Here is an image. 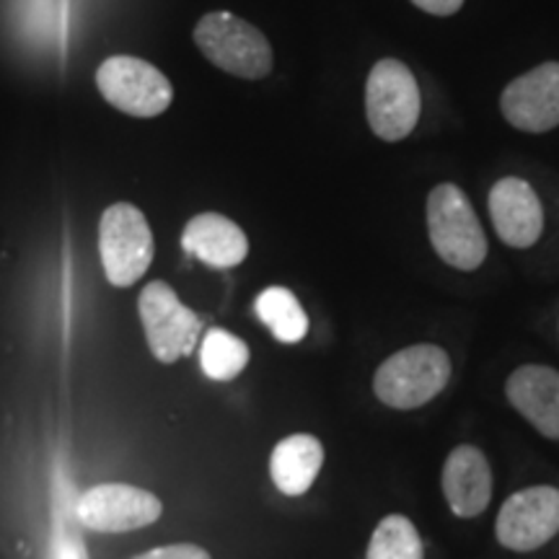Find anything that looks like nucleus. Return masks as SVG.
I'll return each mask as SVG.
<instances>
[{
	"instance_id": "obj_19",
	"label": "nucleus",
	"mask_w": 559,
	"mask_h": 559,
	"mask_svg": "<svg viewBox=\"0 0 559 559\" xmlns=\"http://www.w3.org/2000/svg\"><path fill=\"white\" fill-rule=\"evenodd\" d=\"M135 559H210V555L198 544H171V547H158L145 551Z\"/></svg>"
},
{
	"instance_id": "obj_11",
	"label": "nucleus",
	"mask_w": 559,
	"mask_h": 559,
	"mask_svg": "<svg viewBox=\"0 0 559 559\" xmlns=\"http://www.w3.org/2000/svg\"><path fill=\"white\" fill-rule=\"evenodd\" d=\"M489 218L510 249H531L544 234V207L534 187L521 177H502L489 190Z\"/></svg>"
},
{
	"instance_id": "obj_9",
	"label": "nucleus",
	"mask_w": 559,
	"mask_h": 559,
	"mask_svg": "<svg viewBox=\"0 0 559 559\" xmlns=\"http://www.w3.org/2000/svg\"><path fill=\"white\" fill-rule=\"evenodd\" d=\"M559 534V489L528 487L510 495L495 521V536L510 551H534Z\"/></svg>"
},
{
	"instance_id": "obj_6",
	"label": "nucleus",
	"mask_w": 559,
	"mask_h": 559,
	"mask_svg": "<svg viewBox=\"0 0 559 559\" xmlns=\"http://www.w3.org/2000/svg\"><path fill=\"white\" fill-rule=\"evenodd\" d=\"M96 86L111 107L140 120L164 115L174 99L169 79L156 66L130 55L104 60L96 70Z\"/></svg>"
},
{
	"instance_id": "obj_15",
	"label": "nucleus",
	"mask_w": 559,
	"mask_h": 559,
	"mask_svg": "<svg viewBox=\"0 0 559 559\" xmlns=\"http://www.w3.org/2000/svg\"><path fill=\"white\" fill-rule=\"evenodd\" d=\"M321 464H324L321 440L298 432V436L283 438L275 445L270 459V474L280 492L288 495V498H298V495L309 492L317 481Z\"/></svg>"
},
{
	"instance_id": "obj_12",
	"label": "nucleus",
	"mask_w": 559,
	"mask_h": 559,
	"mask_svg": "<svg viewBox=\"0 0 559 559\" xmlns=\"http://www.w3.org/2000/svg\"><path fill=\"white\" fill-rule=\"evenodd\" d=\"M443 495L459 519H477L492 500V469L477 445H456L443 464Z\"/></svg>"
},
{
	"instance_id": "obj_20",
	"label": "nucleus",
	"mask_w": 559,
	"mask_h": 559,
	"mask_svg": "<svg viewBox=\"0 0 559 559\" xmlns=\"http://www.w3.org/2000/svg\"><path fill=\"white\" fill-rule=\"evenodd\" d=\"M50 559H86V549H83V542L75 539V536L62 534L52 542Z\"/></svg>"
},
{
	"instance_id": "obj_2",
	"label": "nucleus",
	"mask_w": 559,
	"mask_h": 559,
	"mask_svg": "<svg viewBox=\"0 0 559 559\" xmlns=\"http://www.w3.org/2000/svg\"><path fill=\"white\" fill-rule=\"evenodd\" d=\"M451 381V358L438 345H412L386 358L373 376V394L391 409H419Z\"/></svg>"
},
{
	"instance_id": "obj_16",
	"label": "nucleus",
	"mask_w": 559,
	"mask_h": 559,
	"mask_svg": "<svg viewBox=\"0 0 559 559\" xmlns=\"http://www.w3.org/2000/svg\"><path fill=\"white\" fill-rule=\"evenodd\" d=\"M254 311L272 332V337L285 345H296L309 332V317L288 288H280V285L264 288L254 300Z\"/></svg>"
},
{
	"instance_id": "obj_4",
	"label": "nucleus",
	"mask_w": 559,
	"mask_h": 559,
	"mask_svg": "<svg viewBox=\"0 0 559 559\" xmlns=\"http://www.w3.org/2000/svg\"><path fill=\"white\" fill-rule=\"evenodd\" d=\"M423 96L415 73L396 58H383L370 68L366 81L368 128L383 143H400L417 128Z\"/></svg>"
},
{
	"instance_id": "obj_14",
	"label": "nucleus",
	"mask_w": 559,
	"mask_h": 559,
	"mask_svg": "<svg viewBox=\"0 0 559 559\" xmlns=\"http://www.w3.org/2000/svg\"><path fill=\"white\" fill-rule=\"evenodd\" d=\"M181 247L215 270L236 267L249 254L247 234L221 213L194 215L181 234Z\"/></svg>"
},
{
	"instance_id": "obj_17",
	"label": "nucleus",
	"mask_w": 559,
	"mask_h": 559,
	"mask_svg": "<svg viewBox=\"0 0 559 559\" xmlns=\"http://www.w3.org/2000/svg\"><path fill=\"white\" fill-rule=\"evenodd\" d=\"M249 345L226 330H210L200 345V366L207 379L234 381L249 366Z\"/></svg>"
},
{
	"instance_id": "obj_18",
	"label": "nucleus",
	"mask_w": 559,
	"mask_h": 559,
	"mask_svg": "<svg viewBox=\"0 0 559 559\" xmlns=\"http://www.w3.org/2000/svg\"><path fill=\"white\" fill-rule=\"evenodd\" d=\"M366 559H425L415 523L400 513L386 515L370 536Z\"/></svg>"
},
{
	"instance_id": "obj_10",
	"label": "nucleus",
	"mask_w": 559,
	"mask_h": 559,
	"mask_svg": "<svg viewBox=\"0 0 559 559\" xmlns=\"http://www.w3.org/2000/svg\"><path fill=\"white\" fill-rule=\"evenodd\" d=\"M500 111L521 132L542 135L559 128V62H542L510 81L500 94Z\"/></svg>"
},
{
	"instance_id": "obj_1",
	"label": "nucleus",
	"mask_w": 559,
	"mask_h": 559,
	"mask_svg": "<svg viewBox=\"0 0 559 559\" xmlns=\"http://www.w3.org/2000/svg\"><path fill=\"white\" fill-rule=\"evenodd\" d=\"M428 236L449 267L474 272L487 260V236L461 187L443 181L428 194Z\"/></svg>"
},
{
	"instance_id": "obj_7",
	"label": "nucleus",
	"mask_w": 559,
	"mask_h": 559,
	"mask_svg": "<svg viewBox=\"0 0 559 559\" xmlns=\"http://www.w3.org/2000/svg\"><path fill=\"white\" fill-rule=\"evenodd\" d=\"M140 321L153 358L160 362H177L192 355L198 347L202 321L192 309L181 304L171 285L153 280L138 298Z\"/></svg>"
},
{
	"instance_id": "obj_5",
	"label": "nucleus",
	"mask_w": 559,
	"mask_h": 559,
	"mask_svg": "<svg viewBox=\"0 0 559 559\" xmlns=\"http://www.w3.org/2000/svg\"><path fill=\"white\" fill-rule=\"evenodd\" d=\"M99 254L104 275L115 288H130L153 262V234L145 215L130 202L104 210L99 221Z\"/></svg>"
},
{
	"instance_id": "obj_21",
	"label": "nucleus",
	"mask_w": 559,
	"mask_h": 559,
	"mask_svg": "<svg viewBox=\"0 0 559 559\" xmlns=\"http://www.w3.org/2000/svg\"><path fill=\"white\" fill-rule=\"evenodd\" d=\"M412 5H417L419 11L430 13V16H453V13L461 11V5H464V0H409Z\"/></svg>"
},
{
	"instance_id": "obj_3",
	"label": "nucleus",
	"mask_w": 559,
	"mask_h": 559,
	"mask_svg": "<svg viewBox=\"0 0 559 559\" xmlns=\"http://www.w3.org/2000/svg\"><path fill=\"white\" fill-rule=\"evenodd\" d=\"M194 45L213 62L243 81H260L272 73L270 39L254 24L228 11L205 13L194 26Z\"/></svg>"
},
{
	"instance_id": "obj_13",
	"label": "nucleus",
	"mask_w": 559,
	"mask_h": 559,
	"mask_svg": "<svg viewBox=\"0 0 559 559\" xmlns=\"http://www.w3.org/2000/svg\"><path fill=\"white\" fill-rule=\"evenodd\" d=\"M506 396L544 438L559 440V373L555 368H515L506 381Z\"/></svg>"
},
{
	"instance_id": "obj_8",
	"label": "nucleus",
	"mask_w": 559,
	"mask_h": 559,
	"mask_svg": "<svg viewBox=\"0 0 559 559\" xmlns=\"http://www.w3.org/2000/svg\"><path fill=\"white\" fill-rule=\"evenodd\" d=\"M75 515L81 526L102 534H128V531L151 526L160 515V500L148 489L132 485H96L79 495Z\"/></svg>"
}]
</instances>
